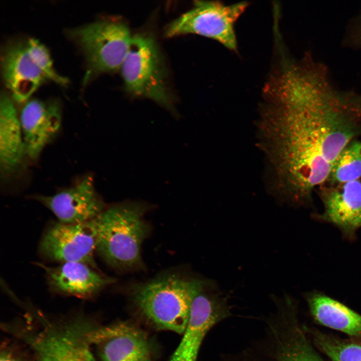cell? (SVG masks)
Masks as SVG:
<instances>
[{
	"label": "cell",
	"mask_w": 361,
	"mask_h": 361,
	"mask_svg": "<svg viewBox=\"0 0 361 361\" xmlns=\"http://www.w3.org/2000/svg\"><path fill=\"white\" fill-rule=\"evenodd\" d=\"M265 101L259 145L275 190L294 204H308L341 151L361 135V94L335 90L320 98L281 96Z\"/></svg>",
	"instance_id": "cell-1"
},
{
	"label": "cell",
	"mask_w": 361,
	"mask_h": 361,
	"mask_svg": "<svg viewBox=\"0 0 361 361\" xmlns=\"http://www.w3.org/2000/svg\"><path fill=\"white\" fill-rule=\"evenodd\" d=\"M209 282L170 273L135 284L131 296L138 311L154 326L183 334L193 301Z\"/></svg>",
	"instance_id": "cell-2"
},
{
	"label": "cell",
	"mask_w": 361,
	"mask_h": 361,
	"mask_svg": "<svg viewBox=\"0 0 361 361\" xmlns=\"http://www.w3.org/2000/svg\"><path fill=\"white\" fill-rule=\"evenodd\" d=\"M147 209L141 203H124L104 209L94 219L96 251L108 265L127 269L142 266L141 247L150 230L144 217Z\"/></svg>",
	"instance_id": "cell-3"
},
{
	"label": "cell",
	"mask_w": 361,
	"mask_h": 361,
	"mask_svg": "<svg viewBox=\"0 0 361 361\" xmlns=\"http://www.w3.org/2000/svg\"><path fill=\"white\" fill-rule=\"evenodd\" d=\"M120 70L125 88L129 93L149 98L173 110L163 60L152 36L144 34L132 36Z\"/></svg>",
	"instance_id": "cell-4"
},
{
	"label": "cell",
	"mask_w": 361,
	"mask_h": 361,
	"mask_svg": "<svg viewBox=\"0 0 361 361\" xmlns=\"http://www.w3.org/2000/svg\"><path fill=\"white\" fill-rule=\"evenodd\" d=\"M70 34L85 56V82L93 76L120 69L133 36L125 24L112 20L93 22Z\"/></svg>",
	"instance_id": "cell-5"
},
{
	"label": "cell",
	"mask_w": 361,
	"mask_h": 361,
	"mask_svg": "<svg viewBox=\"0 0 361 361\" xmlns=\"http://www.w3.org/2000/svg\"><path fill=\"white\" fill-rule=\"evenodd\" d=\"M249 6L244 1L231 5L217 1H195L191 10L167 25L165 36L170 38L196 34L215 40L236 52L235 25Z\"/></svg>",
	"instance_id": "cell-6"
},
{
	"label": "cell",
	"mask_w": 361,
	"mask_h": 361,
	"mask_svg": "<svg viewBox=\"0 0 361 361\" xmlns=\"http://www.w3.org/2000/svg\"><path fill=\"white\" fill-rule=\"evenodd\" d=\"M216 288V284L209 281L195 296L183 338L169 361H197L201 345L208 331L229 315L226 301Z\"/></svg>",
	"instance_id": "cell-7"
},
{
	"label": "cell",
	"mask_w": 361,
	"mask_h": 361,
	"mask_svg": "<svg viewBox=\"0 0 361 361\" xmlns=\"http://www.w3.org/2000/svg\"><path fill=\"white\" fill-rule=\"evenodd\" d=\"M97 239L94 219L77 224L58 222L44 234L40 251L44 257L52 261L81 262L96 269L94 254Z\"/></svg>",
	"instance_id": "cell-8"
},
{
	"label": "cell",
	"mask_w": 361,
	"mask_h": 361,
	"mask_svg": "<svg viewBox=\"0 0 361 361\" xmlns=\"http://www.w3.org/2000/svg\"><path fill=\"white\" fill-rule=\"evenodd\" d=\"M36 199L49 209L59 223L65 224L93 220L104 210L92 177L88 176L55 194L38 196Z\"/></svg>",
	"instance_id": "cell-9"
},
{
	"label": "cell",
	"mask_w": 361,
	"mask_h": 361,
	"mask_svg": "<svg viewBox=\"0 0 361 361\" xmlns=\"http://www.w3.org/2000/svg\"><path fill=\"white\" fill-rule=\"evenodd\" d=\"M319 196L323 206L318 220L337 227L349 240L355 238L361 227V181L360 179L334 186L319 187Z\"/></svg>",
	"instance_id": "cell-10"
},
{
	"label": "cell",
	"mask_w": 361,
	"mask_h": 361,
	"mask_svg": "<svg viewBox=\"0 0 361 361\" xmlns=\"http://www.w3.org/2000/svg\"><path fill=\"white\" fill-rule=\"evenodd\" d=\"M75 325L40 332L33 340L38 361H95L90 330Z\"/></svg>",
	"instance_id": "cell-11"
},
{
	"label": "cell",
	"mask_w": 361,
	"mask_h": 361,
	"mask_svg": "<svg viewBox=\"0 0 361 361\" xmlns=\"http://www.w3.org/2000/svg\"><path fill=\"white\" fill-rule=\"evenodd\" d=\"M1 65L5 85L18 102L27 100L41 84L48 81L30 54L26 41L9 45L3 52Z\"/></svg>",
	"instance_id": "cell-12"
},
{
	"label": "cell",
	"mask_w": 361,
	"mask_h": 361,
	"mask_svg": "<svg viewBox=\"0 0 361 361\" xmlns=\"http://www.w3.org/2000/svg\"><path fill=\"white\" fill-rule=\"evenodd\" d=\"M20 120L26 154L36 159L60 130V106L56 101L31 100L23 107Z\"/></svg>",
	"instance_id": "cell-13"
},
{
	"label": "cell",
	"mask_w": 361,
	"mask_h": 361,
	"mask_svg": "<svg viewBox=\"0 0 361 361\" xmlns=\"http://www.w3.org/2000/svg\"><path fill=\"white\" fill-rule=\"evenodd\" d=\"M94 336V342L101 345V361H151L145 334L129 323L97 329Z\"/></svg>",
	"instance_id": "cell-14"
},
{
	"label": "cell",
	"mask_w": 361,
	"mask_h": 361,
	"mask_svg": "<svg viewBox=\"0 0 361 361\" xmlns=\"http://www.w3.org/2000/svg\"><path fill=\"white\" fill-rule=\"evenodd\" d=\"M40 265L45 271L49 286L54 290L67 294L89 297L115 281L83 263L65 262L55 267Z\"/></svg>",
	"instance_id": "cell-15"
},
{
	"label": "cell",
	"mask_w": 361,
	"mask_h": 361,
	"mask_svg": "<svg viewBox=\"0 0 361 361\" xmlns=\"http://www.w3.org/2000/svg\"><path fill=\"white\" fill-rule=\"evenodd\" d=\"M26 154L20 122L12 99L5 92L0 98V166L5 175L14 172Z\"/></svg>",
	"instance_id": "cell-16"
},
{
	"label": "cell",
	"mask_w": 361,
	"mask_h": 361,
	"mask_svg": "<svg viewBox=\"0 0 361 361\" xmlns=\"http://www.w3.org/2000/svg\"><path fill=\"white\" fill-rule=\"evenodd\" d=\"M310 311L319 323L361 338V315L339 301L313 292L306 296Z\"/></svg>",
	"instance_id": "cell-17"
},
{
	"label": "cell",
	"mask_w": 361,
	"mask_h": 361,
	"mask_svg": "<svg viewBox=\"0 0 361 361\" xmlns=\"http://www.w3.org/2000/svg\"><path fill=\"white\" fill-rule=\"evenodd\" d=\"M278 361H324L315 352L299 324H286L273 333Z\"/></svg>",
	"instance_id": "cell-18"
},
{
	"label": "cell",
	"mask_w": 361,
	"mask_h": 361,
	"mask_svg": "<svg viewBox=\"0 0 361 361\" xmlns=\"http://www.w3.org/2000/svg\"><path fill=\"white\" fill-rule=\"evenodd\" d=\"M361 177V141L350 142L336 158L325 185H338Z\"/></svg>",
	"instance_id": "cell-19"
},
{
	"label": "cell",
	"mask_w": 361,
	"mask_h": 361,
	"mask_svg": "<svg viewBox=\"0 0 361 361\" xmlns=\"http://www.w3.org/2000/svg\"><path fill=\"white\" fill-rule=\"evenodd\" d=\"M317 347L332 361H361V342L346 341L315 331Z\"/></svg>",
	"instance_id": "cell-20"
},
{
	"label": "cell",
	"mask_w": 361,
	"mask_h": 361,
	"mask_svg": "<svg viewBox=\"0 0 361 361\" xmlns=\"http://www.w3.org/2000/svg\"><path fill=\"white\" fill-rule=\"evenodd\" d=\"M28 50L36 60L48 81L65 85L68 79L58 74L54 69L50 53L46 47L38 40L30 38L26 41Z\"/></svg>",
	"instance_id": "cell-21"
},
{
	"label": "cell",
	"mask_w": 361,
	"mask_h": 361,
	"mask_svg": "<svg viewBox=\"0 0 361 361\" xmlns=\"http://www.w3.org/2000/svg\"><path fill=\"white\" fill-rule=\"evenodd\" d=\"M349 37L351 44L361 49V14L354 22Z\"/></svg>",
	"instance_id": "cell-22"
},
{
	"label": "cell",
	"mask_w": 361,
	"mask_h": 361,
	"mask_svg": "<svg viewBox=\"0 0 361 361\" xmlns=\"http://www.w3.org/2000/svg\"><path fill=\"white\" fill-rule=\"evenodd\" d=\"M0 361H29L16 351L5 347L2 349Z\"/></svg>",
	"instance_id": "cell-23"
}]
</instances>
